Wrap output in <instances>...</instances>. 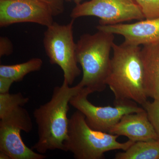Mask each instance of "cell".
<instances>
[{"instance_id":"1","label":"cell","mask_w":159,"mask_h":159,"mask_svg":"<svg viewBox=\"0 0 159 159\" xmlns=\"http://www.w3.org/2000/svg\"><path fill=\"white\" fill-rule=\"evenodd\" d=\"M64 80L62 84L54 88L51 99L33 112L38 126V141L31 149L45 154L49 151H64V142L68 132L67 113L70 100L83 89L78 84L70 86Z\"/></svg>"},{"instance_id":"2","label":"cell","mask_w":159,"mask_h":159,"mask_svg":"<svg viewBox=\"0 0 159 159\" xmlns=\"http://www.w3.org/2000/svg\"><path fill=\"white\" fill-rule=\"evenodd\" d=\"M113 55L106 84L116 103L133 101L141 106L148 98L144 88L142 48L123 42L112 46Z\"/></svg>"},{"instance_id":"3","label":"cell","mask_w":159,"mask_h":159,"mask_svg":"<svg viewBox=\"0 0 159 159\" xmlns=\"http://www.w3.org/2000/svg\"><path fill=\"white\" fill-rule=\"evenodd\" d=\"M114 39V34L98 30L93 34H83L76 43L77 61L83 73L82 79L77 84L87 89L92 93L102 92L107 86Z\"/></svg>"},{"instance_id":"4","label":"cell","mask_w":159,"mask_h":159,"mask_svg":"<svg viewBox=\"0 0 159 159\" xmlns=\"http://www.w3.org/2000/svg\"><path fill=\"white\" fill-rule=\"evenodd\" d=\"M119 137L91 128L84 115L77 110L69 119L64 151L70 152L76 159H101L107 152L125 151L134 143L129 140L121 143L117 141Z\"/></svg>"},{"instance_id":"5","label":"cell","mask_w":159,"mask_h":159,"mask_svg":"<svg viewBox=\"0 0 159 159\" xmlns=\"http://www.w3.org/2000/svg\"><path fill=\"white\" fill-rule=\"evenodd\" d=\"M72 19L67 25L56 22L47 27L44 33L43 44L51 64L57 65L62 70L64 80L70 85L81 74L76 57V46L74 37Z\"/></svg>"},{"instance_id":"6","label":"cell","mask_w":159,"mask_h":159,"mask_svg":"<svg viewBox=\"0 0 159 159\" xmlns=\"http://www.w3.org/2000/svg\"><path fill=\"white\" fill-rule=\"evenodd\" d=\"M92 93L84 88L70 100V104L82 113L88 125L93 129L108 133L110 130L126 114L145 110L133 101L116 103L114 107L96 106L88 99Z\"/></svg>"},{"instance_id":"7","label":"cell","mask_w":159,"mask_h":159,"mask_svg":"<svg viewBox=\"0 0 159 159\" xmlns=\"http://www.w3.org/2000/svg\"><path fill=\"white\" fill-rule=\"evenodd\" d=\"M87 16L99 18L102 25L145 19L134 0H90L76 5L70 13L72 19Z\"/></svg>"},{"instance_id":"8","label":"cell","mask_w":159,"mask_h":159,"mask_svg":"<svg viewBox=\"0 0 159 159\" xmlns=\"http://www.w3.org/2000/svg\"><path fill=\"white\" fill-rule=\"evenodd\" d=\"M51 8L37 0H0V27L32 23L48 27L54 23Z\"/></svg>"},{"instance_id":"9","label":"cell","mask_w":159,"mask_h":159,"mask_svg":"<svg viewBox=\"0 0 159 159\" xmlns=\"http://www.w3.org/2000/svg\"><path fill=\"white\" fill-rule=\"evenodd\" d=\"M33 128L32 122L26 117H6L0 121V152L8 155L10 159H44L43 154L36 152L26 146L20 132L27 133Z\"/></svg>"},{"instance_id":"10","label":"cell","mask_w":159,"mask_h":159,"mask_svg":"<svg viewBox=\"0 0 159 159\" xmlns=\"http://www.w3.org/2000/svg\"><path fill=\"white\" fill-rule=\"evenodd\" d=\"M98 30L122 35L124 42L136 46L159 43V17L144 19L132 24L97 26Z\"/></svg>"},{"instance_id":"11","label":"cell","mask_w":159,"mask_h":159,"mask_svg":"<svg viewBox=\"0 0 159 159\" xmlns=\"http://www.w3.org/2000/svg\"><path fill=\"white\" fill-rule=\"evenodd\" d=\"M109 133L126 137L134 142L159 139L145 110L124 115Z\"/></svg>"},{"instance_id":"12","label":"cell","mask_w":159,"mask_h":159,"mask_svg":"<svg viewBox=\"0 0 159 159\" xmlns=\"http://www.w3.org/2000/svg\"><path fill=\"white\" fill-rule=\"evenodd\" d=\"M141 55L145 93L148 97L159 100V43L143 46Z\"/></svg>"},{"instance_id":"13","label":"cell","mask_w":159,"mask_h":159,"mask_svg":"<svg viewBox=\"0 0 159 159\" xmlns=\"http://www.w3.org/2000/svg\"><path fill=\"white\" fill-rule=\"evenodd\" d=\"M116 159H159V139L134 142L125 151L119 152Z\"/></svg>"},{"instance_id":"14","label":"cell","mask_w":159,"mask_h":159,"mask_svg":"<svg viewBox=\"0 0 159 159\" xmlns=\"http://www.w3.org/2000/svg\"><path fill=\"white\" fill-rule=\"evenodd\" d=\"M43 64L42 60L34 57L22 63L12 65H1L0 77L9 78L14 82H20L29 73L40 70Z\"/></svg>"},{"instance_id":"15","label":"cell","mask_w":159,"mask_h":159,"mask_svg":"<svg viewBox=\"0 0 159 159\" xmlns=\"http://www.w3.org/2000/svg\"><path fill=\"white\" fill-rule=\"evenodd\" d=\"M29 100L28 97H25L20 93L0 94V113L18 106L24 107L28 103Z\"/></svg>"},{"instance_id":"16","label":"cell","mask_w":159,"mask_h":159,"mask_svg":"<svg viewBox=\"0 0 159 159\" xmlns=\"http://www.w3.org/2000/svg\"><path fill=\"white\" fill-rule=\"evenodd\" d=\"M140 7L145 19L159 17V0H134Z\"/></svg>"},{"instance_id":"17","label":"cell","mask_w":159,"mask_h":159,"mask_svg":"<svg viewBox=\"0 0 159 159\" xmlns=\"http://www.w3.org/2000/svg\"><path fill=\"white\" fill-rule=\"evenodd\" d=\"M142 106L146 111L149 121L159 137V100L147 101Z\"/></svg>"},{"instance_id":"18","label":"cell","mask_w":159,"mask_h":159,"mask_svg":"<svg viewBox=\"0 0 159 159\" xmlns=\"http://www.w3.org/2000/svg\"><path fill=\"white\" fill-rule=\"evenodd\" d=\"M49 6L53 11L54 16L59 15L64 11V0H37Z\"/></svg>"},{"instance_id":"19","label":"cell","mask_w":159,"mask_h":159,"mask_svg":"<svg viewBox=\"0 0 159 159\" xmlns=\"http://www.w3.org/2000/svg\"><path fill=\"white\" fill-rule=\"evenodd\" d=\"M13 45L7 37L0 38V57L9 55L13 52Z\"/></svg>"},{"instance_id":"20","label":"cell","mask_w":159,"mask_h":159,"mask_svg":"<svg viewBox=\"0 0 159 159\" xmlns=\"http://www.w3.org/2000/svg\"><path fill=\"white\" fill-rule=\"evenodd\" d=\"M14 82L13 80L9 78L0 77V94L9 93L11 85Z\"/></svg>"},{"instance_id":"21","label":"cell","mask_w":159,"mask_h":159,"mask_svg":"<svg viewBox=\"0 0 159 159\" xmlns=\"http://www.w3.org/2000/svg\"><path fill=\"white\" fill-rule=\"evenodd\" d=\"M0 159H10L9 156L4 152H0Z\"/></svg>"},{"instance_id":"22","label":"cell","mask_w":159,"mask_h":159,"mask_svg":"<svg viewBox=\"0 0 159 159\" xmlns=\"http://www.w3.org/2000/svg\"><path fill=\"white\" fill-rule=\"evenodd\" d=\"M66 1H68V2H74L76 5H78V4L81 3L82 0H66Z\"/></svg>"}]
</instances>
